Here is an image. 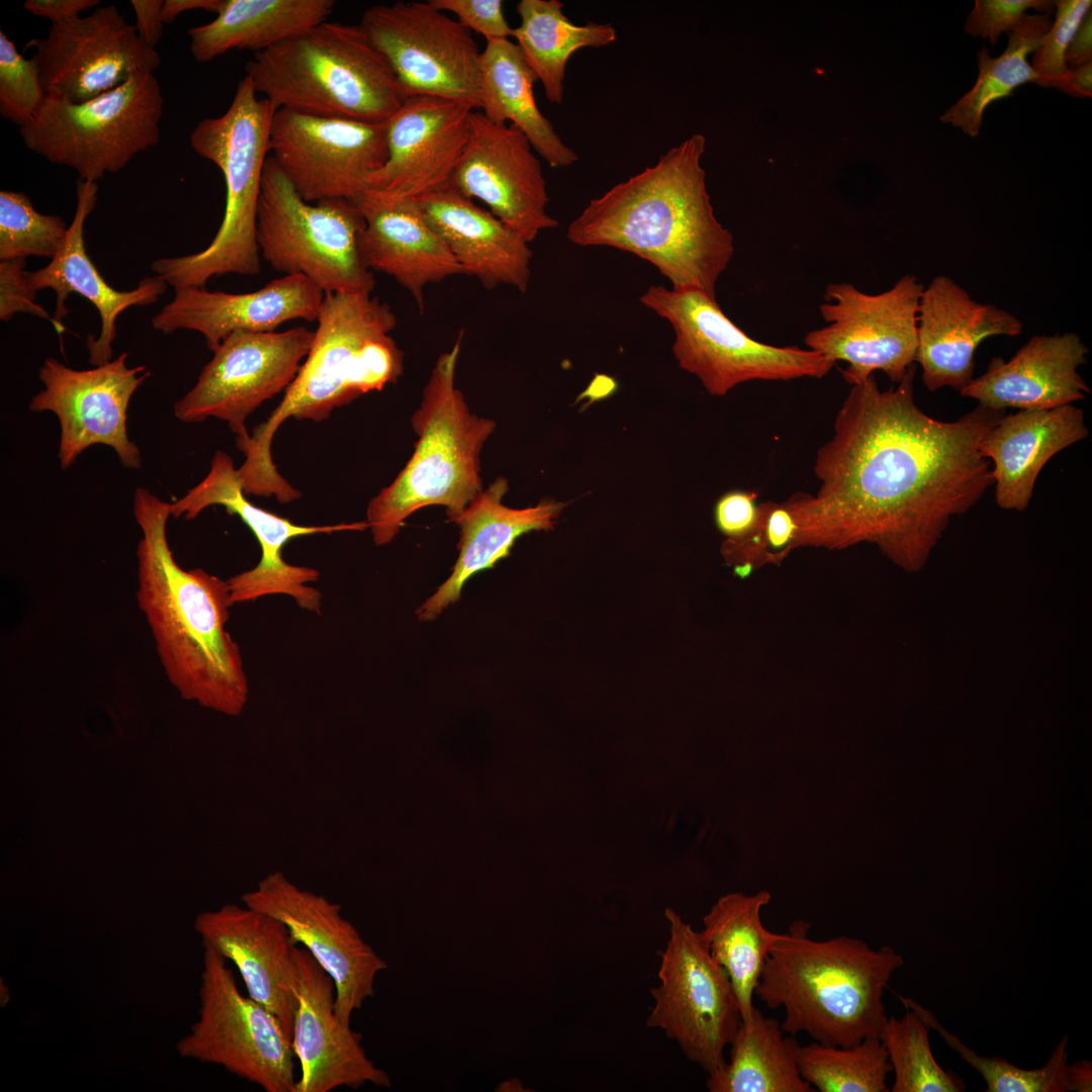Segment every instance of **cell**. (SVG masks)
<instances>
[{
    "label": "cell",
    "instance_id": "6da1fadb",
    "mask_svg": "<svg viewBox=\"0 0 1092 1092\" xmlns=\"http://www.w3.org/2000/svg\"><path fill=\"white\" fill-rule=\"evenodd\" d=\"M915 372L912 365L887 390L874 375L851 385L831 438L816 453L818 489L786 499L798 524L795 549L866 542L915 572L951 517L994 484L979 444L1005 411L978 404L952 422L933 419L914 400Z\"/></svg>",
    "mask_w": 1092,
    "mask_h": 1092
},
{
    "label": "cell",
    "instance_id": "7a4b0ae2",
    "mask_svg": "<svg viewBox=\"0 0 1092 1092\" xmlns=\"http://www.w3.org/2000/svg\"><path fill=\"white\" fill-rule=\"evenodd\" d=\"M706 139L695 133L643 171L592 199L568 225L580 247L605 246L648 261L676 290L715 297L734 253L716 218L701 165Z\"/></svg>",
    "mask_w": 1092,
    "mask_h": 1092
},
{
    "label": "cell",
    "instance_id": "3957f363",
    "mask_svg": "<svg viewBox=\"0 0 1092 1092\" xmlns=\"http://www.w3.org/2000/svg\"><path fill=\"white\" fill-rule=\"evenodd\" d=\"M133 515L142 532L136 601L169 681L187 701L241 715L249 685L241 649L225 628L234 606L228 581L176 562L167 537L170 503L138 487Z\"/></svg>",
    "mask_w": 1092,
    "mask_h": 1092
},
{
    "label": "cell",
    "instance_id": "277c9868",
    "mask_svg": "<svg viewBox=\"0 0 1092 1092\" xmlns=\"http://www.w3.org/2000/svg\"><path fill=\"white\" fill-rule=\"evenodd\" d=\"M313 340L297 375L270 417L247 438L236 440L245 461L237 469L244 492L275 496L282 504L300 497L277 471L271 445L288 418L322 422L357 397L397 381L403 352L391 337L397 318L371 293L325 294Z\"/></svg>",
    "mask_w": 1092,
    "mask_h": 1092
},
{
    "label": "cell",
    "instance_id": "5b68a950",
    "mask_svg": "<svg viewBox=\"0 0 1092 1092\" xmlns=\"http://www.w3.org/2000/svg\"><path fill=\"white\" fill-rule=\"evenodd\" d=\"M810 923L794 921L774 944L755 993L770 1009L783 1007V1030L814 1041L850 1046L878 1037L887 1018L885 990L903 957L889 945L840 935L809 936Z\"/></svg>",
    "mask_w": 1092,
    "mask_h": 1092
},
{
    "label": "cell",
    "instance_id": "8992f818",
    "mask_svg": "<svg viewBox=\"0 0 1092 1092\" xmlns=\"http://www.w3.org/2000/svg\"><path fill=\"white\" fill-rule=\"evenodd\" d=\"M246 76L277 109L385 123L408 97L359 24L326 20L254 53Z\"/></svg>",
    "mask_w": 1092,
    "mask_h": 1092
},
{
    "label": "cell",
    "instance_id": "52a82bcc",
    "mask_svg": "<svg viewBox=\"0 0 1092 1092\" xmlns=\"http://www.w3.org/2000/svg\"><path fill=\"white\" fill-rule=\"evenodd\" d=\"M461 336L439 356L412 418L415 451L395 479L367 507L368 527L378 546L390 543L404 521L427 506H442L456 522L483 490L479 454L494 430L490 419L472 414L455 385Z\"/></svg>",
    "mask_w": 1092,
    "mask_h": 1092
},
{
    "label": "cell",
    "instance_id": "ba28073f",
    "mask_svg": "<svg viewBox=\"0 0 1092 1092\" xmlns=\"http://www.w3.org/2000/svg\"><path fill=\"white\" fill-rule=\"evenodd\" d=\"M276 110L269 100L259 97L245 76L228 110L220 116L202 119L192 130L190 145L194 152L222 173L225 207L217 233L206 248L153 261L152 270L167 284L205 287L214 276L260 272L257 213Z\"/></svg>",
    "mask_w": 1092,
    "mask_h": 1092
},
{
    "label": "cell",
    "instance_id": "9c48e42d",
    "mask_svg": "<svg viewBox=\"0 0 1092 1092\" xmlns=\"http://www.w3.org/2000/svg\"><path fill=\"white\" fill-rule=\"evenodd\" d=\"M364 218L352 200L309 203L267 158L257 213L262 258L284 275H302L325 294L371 293L373 272L360 252Z\"/></svg>",
    "mask_w": 1092,
    "mask_h": 1092
},
{
    "label": "cell",
    "instance_id": "30bf717a",
    "mask_svg": "<svg viewBox=\"0 0 1092 1092\" xmlns=\"http://www.w3.org/2000/svg\"><path fill=\"white\" fill-rule=\"evenodd\" d=\"M163 104L158 80L144 73L82 103L46 96L19 134L29 151L97 182L158 145Z\"/></svg>",
    "mask_w": 1092,
    "mask_h": 1092
},
{
    "label": "cell",
    "instance_id": "8fae6325",
    "mask_svg": "<svg viewBox=\"0 0 1092 1092\" xmlns=\"http://www.w3.org/2000/svg\"><path fill=\"white\" fill-rule=\"evenodd\" d=\"M640 301L671 325L679 367L698 377L711 395L723 396L752 380L822 378L835 364L807 348L754 340L726 316L715 297L700 290L652 285Z\"/></svg>",
    "mask_w": 1092,
    "mask_h": 1092
},
{
    "label": "cell",
    "instance_id": "7c38bea8",
    "mask_svg": "<svg viewBox=\"0 0 1092 1092\" xmlns=\"http://www.w3.org/2000/svg\"><path fill=\"white\" fill-rule=\"evenodd\" d=\"M202 948L198 1017L177 1053L220 1066L266 1092H295L296 1058L279 1020L240 991L226 960Z\"/></svg>",
    "mask_w": 1092,
    "mask_h": 1092
},
{
    "label": "cell",
    "instance_id": "4fadbf2b",
    "mask_svg": "<svg viewBox=\"0 0 1092 1092\" xmlns=\"http://www.w3.org/2000/svg\"><path fill=\"white\" fill-rule=\"evenodd\" d=\"M665 917L669 938L646 1024L663 1029L691 1061L712 1074L726 1063L724 1049L741 1023L736 996L701 933L671 908Z\"/></svg>",
    "mask_w": 1092,
    "mask_h": 1092
},
{
    "label": "cell",
    "instance_id": "5bb4252c",
    "mask_svg": "<svg viewBox=\"0 0 1092 1092\" xmlns=\"http://www.w3.org/2000/svg\"><path fill=\"white\" fill-rule=\"evenodd\" d=\"M923 285L913 275L879 294L847 282L829 284L819 306L827 326L806 334L804 343L832 362L844 361V380L858 384L877 370L899 383L914 365L917 313Z\"/></svg>",
    "mask_w": 1092,
    "mask_h": 1092
},
{
    "label": "cell",
    "instance_id": "9a60e30c",
    "mask_svg": "<svg viewBox=\"0 0 1092 1092\" xmlns=\"http://www.w3.org/2000/svg\"><path fill=\"white\" fill-rule=\"evenodd\" d=\"M359 25L408 96L456 100L479 109L480 55L471 31L427 2L378 4Z\"/></svg>",
    "mask_w": 1092,
    "mask_h": 1092
},
{
    "label": "cell",
    "instance_id": "2e32d148",
    "mask_svg": "<svg viewBox=\"0 0 1092 1092\" xmlns=\"http://www.w3.org/2000/svg\"><path fill=\"white\" fill-rule=\"evenodd\" d=\"M313 331L236 332L202 368L194 386L174 404L185 423L225 421L236 440L249 436L245 422L264 401L285 391L309 352Z\"/></svg>",
    "mask_w": 1092,
    "mask_h": 1092
},
{
    "label": "cell",
    "instance_id": "e0dca14e",
    "mask_svg": "<svg viewBox=\"0 0 1092 1092\" xmlns=\"http://www.w3.org/2000/svg\"><path fill=\"white\" fill-rule=\"evenodd\" d=\"M237 469L229 454L216 451L206 476L181 498L170 503L171 516L193 520L206 508L219 505L230 514L238 515L254 534L261 549V558L255 567L226 580L234 605L266 596L284 595L291 597L301 609L320 613L322 593L308 585L318 579L320 572L311 567L287 563L282 555L284 546L302 536L361 531L368 528V523L329 526L294 524L253 505L246 497Z\"/></svg>",
    "mask_w": 1092,
    "mask_h": 1092
},
{
    "label": "cell",
    "instance_id": "ac0fdd59",
    "mask_svg": "<svg viewBox=\"0 0 1092 1092\" xmlns=\"http://www.w3.org/2000/svg\"><path fill=\"white\" fill-rule=\"evenodd\" d=\"M269 151L306 202L354 200L386 162V127L281 108L272 119Z\"/></svg>",
    "mask_w": 1092,
    "mask_h": 1092
},
{
    "label": "cell",
    "instance_id": "d6986e66",
    "mask_svg": "<svg viewBox=\"0 0 1092 1092\" xmlns=\"http://www.w3.org/2000/svg\"><path fill=\"white\" fill-rule=\"evenodd\" d=\"M127 357L123 352L85 370L70 368L56 358L41 365L38 378L44 387L31 398L28 408L57 416L62 469L69 468L84 450L97 444L111 447L124 467L141 468L140 449L128 438L127 407L151 372L143 365L128 367Z\"/></svg>",
    "mask_w": 1092,
    "mask_h": 1092
},
{
    "label": "cell",
    "instance_id": "ffe728a7",
    "mask_svg": "<svg viewBox=\"0 0 1092 1092\" xmlns=\"http://www.w3.org/2000/svg\"><path fill=\"white\" fill-rule=\"evenodd\" d=\"M25 49H33L30 59L46 95L71 103L91 100L160 65L156 49L114 5L52 24L46 37L30 39Z\"/></svg>",
    "mask_w": 1092,
    "mask_h": 1092
},
{
    "label": "cell",
    "instance_id": "44dd1931",
    "mask_svg": "<svg viewBox=\"0 0 1092 1092\" xmlns=\"http://www.w3.org/2000/svg\"><path fill=\"white\" fill-rule=\"evenodd\" d=\"M242 901L282 921L292 942L310 952L334 981L338 1018L350 1024L353 1013L374 995L376 976L387 964L343 917L340 905L300 889L279 871L264 877Z\"/></svg>",
    "mask_w": 1092,
    "mask_h": 1092
},
{
    "label": "cell",
    "instance_id": "7402d4cb",
    "mask_svg": "<svg viewBox=\"0 0 1092 1092\" xmlns=\"http://www.w3.org/2000/svg\"><path fill=\"white\" fill-rule=\"evenodd\" d=\"M534 152L518 127L494 123L475 109L467 145L450 180L528 244L559 225L546 210V179Z\"/></svg>",
    "mask_w": 1092,
    "mask_h": 1092
},
{
    "label": "cell",
    "instance_id": "603a6c76",
    "mask_svg": "<svg viewBox=\"0 0 1092 1092\" xmlns=\"http://www.w3.org/2000/svg\"><path fill=\"white\" fill-rule=\"evenodd\" d=\"M471 105L435 96H408L385 122L387 159L366 191L417 199L451 180L470 133Z\"/></svg>",
    "mask_w": 1092,
    "mask_h": 1092
},
{
    "label": "cell",
    "instance_id": "cb8c5ba5",
    "mask_svg": "<svg viewBox=\"0 0 1092 1092\" xmlns=\"http://www.w3.org/2000/svg\"><path fill=\"white\" fill-rule=\"evenodd\" d=\"M297 983L291 1043L299 1065L295 1092H330L366 1084L389 1088L391 1079L362 1045V1034L340 1021L335 1012L332 977L310 952L294 947Z\"/></svg>",
    "mask_w": 1092,
    "mask_h": 1092
},
{
    "label": "cell",
    "instance_id": "d4e9b609",
    "mask_svg": "<svg viewBox=\"0 0 1092 1092\" xmlns=\"http://www.w3.org/2000/svg\"><path fill=\"white\" fill-rule=\"evenodd\" d=\"M325 293L302 275H283L252 292L209 291L175 287L174 297L151 320L164 334L178 330L200 333L214 352L236 332H274L295 320L316 322Z\"/></svg>",
    "mask_w": 1092,
    "mask_h": 1092
},
{
    "label": "cell",
    "instance_id": "484cf974",
    "mask_svg": "<svg viewBox=\"0 0 1092 1092\" xmlns=\"http://www.w3.org/2000/svg\"><path fill=\"white\" fill-rule=\"evenodd\" d=\"M194 929L201 945L233 963L248 995L279 1020L291 1039L297 966L286 925L247 905L225 904L198 914Z\"/></svg>",
    "mask_w": 1092,
    "mask_h": 1092
},
{
    "label": "cell",
    "instance_id": "4316f807",
    "mask_svg": "<svg viewBox=\"0 0 1092 1092\" xmlns=\"http://www.w3.org/2000/svg\"><path fill=\"white\" fill-rule=\"evenodd\" d=\"M1021 331V322L1009 311L977 302L951 278L936 276L923 288L917 313L915 362L921 366L925 387L960 392L974 379L979 345Z\"/></svg>",
    "mask_w": 1092,
    "mask_h": 1092
},
{
    "label": "cell",
    "instance_id": "83f0119b",
    "mask_svg": "<svg viewBox=\"0 0 1092 1092\" xmlns=\"http://www.w3.org/2000/svg\"><path fill=\"white\" fill-rule=\"evenodd\" d=\"M97 193V182L78 178L76 210L60 251L47 266L27 272L28 282L35 291L46 288L55 290L54 318L58 324L63 325L62 320L69 313L65 302L71 293L83 296L96 307L101 322L100 334L97 337L88 336L86 340L89 363L93 366L112 360V343L120 313L130 306L153 304L165 293L168 285L159 275L148 276L140 280L135 288L120 291L104 280L89 258L84 240L85 221L95 207Z\"/></svg>",
    "mask_w": 1092,
    "mask_h": 1092
},
{
    "label": "cell",
    "instance_id": "f1b7e54d",
    "mask_svg": "<svg viewBox=\"0 0 1092 1092\" xmlns=\"http://www.w3.org/2000/svg\"><path fill=\"white\" fill-rule=\"evenodd\" d=\"M1088 348L1075 333L1034 336L1009 360L993 358L960 393L1005 411L1048 410L1082 400L1090 388L1078 372Z\"/></svg>",
    "mask_w": 1092,
    "mask_h": 1092
},
{
    "label": "cell",
    "instance_id": "f546056e",
    "mask_svg": "<svg viewBox=\"0 0 1092 1092\" xmlns=\"http://www.w3.org/2000/svg\"><path fill=\"white\" fill-rule=\"evenodd\" d=\"M352 201L365 222L360 238L364 264L392 277L421 309L427 285L464 274L415 199H390L365 191Z\"/></svg>",
    "mask_w": 1092,
    "mask_h": 1092
},
{
    "label": "cell",
    "instance_id": "4dcf8cb0",
    "mask_svg": "<svg viewBox=\"0 0 1092 1092\" xmlns=\"http://www.w3.org/2000/svg\"><path fill=\"white\" fill-rule=\"evenodd\" d=\"M415 200L464 274L476 277L488 289L507 285L527 291L529 244L489 210L477 206L450 182Z\"/></svg>",
    "mask_w": 1092,
    "mask_h": 1092
},
{
    "label": "cell",
    "instance_id": "1f68e13d",
    "mask_svg": "<svg viewBox=\"0 0 1092 1092\" xmlns=\"http://www.w3.org/2000/svg\"><path fill=\"white\" fill-rule=\"evenodd\" d=\"M1088 434L1083 410L1073 404L1004 415L979 444L981 455L993 462L997 506L1023 512L1043 466Z\"/></svg>",
    "mask_w": 1092,
    "mask_h": 1092
},
{
    "label": "cell",
    "instance_id": "d6a6232c",
    "mask_svg": "<svg viewBox=\"0 0 1092 1092\" xmlns=\"http://www.w3.org/2000/svg\"><path fill=\"white\" fill-rule=\"evenodd\" d=\"M508 489L507 479L496 478L455 522L460 528L459 556L450 576L417 609L419 620L432 621L457 602L466 581L508 557L520 536L553 529L566 506L547 499L526 509L509 508L503 504Z\"/></svg>",
    "mask_w": 1092,
    "mask_h": 1092
},
{
    "label": "cell",
    "instance_id": "836d02e7",
    "mask_svg": "<svg viewBox=\"0 0 1092 1092\" xmlns=\"http://www.w3.org/2000/svg\"><path fill=\"white\" fill-rule=\"evenodd\" d=\"M537 80L517 43L486 40L480 55L478 110L494 123L518 127L550 167H569L578 155L540 111L533 90Z\"/></svg>",
    "mask_w": 1092,
    "mask_h": 1092
},
{
    "label": "cell",
    "instance_id": "e575fe53",
    "mask_svg": "<svg viewBox=\"0 0 1092 1092\" xmlns=\"http://www.w3.org/2000/svg\"><path fill=\"white\" fill-rule=\"evenodd\" d=\"M334 0H225L216 17L189 28L190 52L200 63L231 50L259 53L328 20Z\"/></svg>",
    "mask_w": 1092,
    "mask_h": 1092
},
{
    "label": "cell",
    "instance_id": "d590c367",
    "mask_svg": "<svg viewBox=\"0 0 1092 1092\" xmlns=\"http://www.w3.org/2000/svg\"><path fill=\"white\" fill-rule=\"evenodd\" d=\"M770 899L767 891L751 896L730 893L703 917L704 929L700 933L711 956L729 977L743 1023L752 1018V999L763 966L782 936L767 930L761 921L760 911Z\"/></svg>",
    "mask_w": 1092,
    "mask_h": 1092
},
{
    "label": "cell",
    "instance_id": "8d00e7d4",
    "mask_svg": "<svg viewBox=\"0 0 1092 1092\" xmlns=\"http://www.w3.org/2000/svg\"><path fill=\"white\" fill-rule=\"evenodd\" d=\"M781 1023L754 1009L741 1022L733 1039L729 1063L709 1074L711 1092H813L798 1067L800 1044L785 1035Z\"/></svg>",
    "mask_w": 1092,
    "mask_h": 1092
},
{
    "label": "cell",
    "instance_id": "74e56055",
    "mask_svg": "<svg viewBox=\"0 0 1092 1092\" xmlns=\"http://www.w3.org/2000/svg\"><path fill=\"white\" fill-rule=\"evenodd\" d=\"M563 7L559 0H521L517 4L521 22L512 35L554 104L562 103L570 57L580 49L601 48L617 39L611 23L574 24Z\"/></svg>",
    "mask_w": 1092,
    "mask_h": 1092
},
{
    "label": "cell",
    "instance_id": "f35d334b",
    "mask_svg": "<svg viewBox=\"0 0 1092 1092\" xmlns=\"http://www.w3.org/2000/svg\"><path fill=\"white\" fill-rule=\"evenodd\" d=\"M1049 14L1027 13L1008 33L1004 52L996 58L982 47L978 51L979 74L976 83L940 116V121L959 127L966 134L979 135L986 109L1008 97L1025 83H1038V75L1028 62L1052 25Z\"/></svg>",
    "mask_w": 1092,
    "mask_h": 1092
},
{
    "label": "cell",
    "instance_id": "ab89813d",
    "mask_svg": "<svg viewBox=\"0 0 1092 1092\" xmlns=\"http://www.w3.org/2000/svg\"><path fill=\"white\" fill-rule=\"evenodd\" d=\"M802 1078L820 1092H888L892 1072L888 1053L878 1037L850 1046L813 1041L798 1049Z\"/></svg>",
    "mask_w": 1092,
    "mask_h": 1092
},
{
    "label": "cell",
    "instance_id": "60d3db41",
    "mask_svg": "<svg viewBox=\"0 0 1092 1092\" xmlns=\"http://www.w3.org/2000/svg\"><path fill=\"white\" fill-rule=\"evenodd\" d=\"M901 1018H886L880 1039L887 1050L894 1072L892 1092H962V1078L943 1070L931 1051L932 1030L922 1016L910 1007Z\"/></svg>",
    "mask_w": 1092,
    "mask_h": 1092
},
{
    "label": "cell",
    "instance_id": "b9f144b4",
    "mask_svg": "<svg viewBox=\"0 0 1092 1092\" xmlns=\"http://www.w3.org/2000/svg\"><path fill=\"white\" fill-rule=\"evenodd\" d=\"M905 1007L917 1011L931 1029L957 1052L985 1080L986 1092H1068L1067 1066L1069 1042L1065 1034L1048 1062L1032 1070L1021 1069L998 1057L980 1056L966 1046L961 1039L946 1030L931 1010L922 1007L911 998L899 996Z\"/></svg>",
    "mask_w": 1092,
    "mask_h": 1092
},
{
    "label": "cell",
    "instance_id": "7bdbcfd3",
    "mask_svg": "<svg viewBox=\"0 0 1092 1092\" xmlns=\"http://www.w3.org/2000/svg\"><path fill=\"white\" fill-rule=\"evenodd\" d=\"M68 228L61 216L36 211L23 192L0 191L1 261L29 256L53 259L65 241Z\"/></svg>",
    "mask_w": 1092,
    "mask_h": 1092
},
{
    "label": "cell",
    "instance_id": "ee69618b",
    "mask_svg": "<svg viewBox=\"0 0 1092 1092\" xmlns=\"http://www.w3.org/2000/svg\"><path fill=\"white\" fill-rule=\"evenodd\" d=\"M760 520L751 535L740 541H724L721 553L738 575L766 564L780 565L795 550L798 524L788 503L759 504Z\"/></svg>",
    "mask_w": 1092,
    "mask_h": 1092
},
{
    "label": "cell",
    "instance_id": "f6af8a7d",
    "mask_svg": "<svg viewBox=\"0 0 1092 1092\" xmlns=\"http://www.w3.org/2000/svg\"><path fill=\"white\" fill-rule=\"evenodd\" d=\"M39 73L6 33L0 30V113L19 127L36 113L46 98Z\"/></svg>",
    "mask_w": 1092,
    "mask_h": 1092
},
{
    "label": "cell",
    "instance_id": "bcb514c9",
    "mask_svg": "<svg viewBox=\"0 0 1092 1092\" xmlns=\"http://www.w3.org/2000/svg\"><path fill=\"white\" fill-rule=\"evenodd\" d=\"M1091 0L1055 1L1056 18L1033 53L1031 67L1038 75L1037 85L1059 88L1068 75L1066 53L1085 14L1091 10Z\"/></svg>",
    "mask_w": 1092,
    "mask_h": 1092
},
{
    "label": "cell",
    "instance_id": "7dc6e473",
    "mask_svg": "<svg viewBox=\"0 0 1092 1092\" xmlns=\"http://www.w3.org/2000/svg\"><path fill=\"white\" fill-rule=\"evenodd\" d=\"M1029 10L1051 15L1055 11V1L976 0L964 28L967 33L987 39L995 47L1001 35L1016 27Z\"/></svg>",
    "mask_w": 1092,
    "mask_h": 1092
},
{
    "label": "cell",
    "instance_id": "c3c4849f",
    "mask_svg": "<svg viewBox=\"0 0 1092 1092\" xmlns=\"http://www.w3.org/2000/svg\"><path fill=\"white\" fill-rule=\"evenodd\" d=\"M25 259L0 262V320L8 322L18 312L29 313L49 321L59 335L65 332V326L58 324L54 316L36 303V293L27 279L24 270Z\"/></svg>",
    "mask_w": 1092,
    "mask_h": 1092
},
{
    "label": "cell",
    "instance_id": "681fc988",
    "mask_svg": "<svg viewBox=\"0 0 1092 1092\" xmlns=\"http://www.w3.org/2000/svg\"><path fill=\"white\" fill-rule=\"evenodd\" d=\"M444 12H451L456 20L468 30H473L486 40L507 39L513 35L504 13L502 0H429Z\"/></svg>",
    "mask_w": 1092,
    "mask_h": 1092
},
{
    "label": "cell",
    "instance_id": "f907efd6",
    "mask_svg": "<svg viewBox=\"0 0 1092 1092\" xmlns=\"http://www.w3.org/2000/svg\"><path fill=\"white\" fill-rule=\"evenodd\" d=\"M760 520L757 493L732 490L724 493L714 508V521L726 541H740L756 529Z\"/></svg>",
    "mask_w": 1092,
    "mask_h": 1092
},
{
    "label": "cell",
    "instance_id": "816d5d0a",
    "mask_svg": "<svg viewBox=\"0 0 1092 1092\" xmlns=\"http://www.w3.org/2000/svg\"><path fill=\"white\" fill-rule=\"evenodd\" d=\"M98 4V0H27L23 7L31 14L57 24L79 17L82 12Z\"/></svg>",
    "mask_w": 1092,
    "mask_h": 1092
},
{
    "label": "cell",
    "instance_id": "f5cc1de1",
    "mask_svg": "<svg viewBox=\"0 0 1092 1092\" xmlns=\"http://www.w3.org/2000/svg\"><path fill=\"white\" fill-rule=\"evenodd\" d=\"M136 24L134 25L140 38L150 48L155 49L163 31L162 0H131Z\"/></svg>",
    "mask_w": 1092,
    "mask_h": 1092
},
{
    "label": "cell",
    "instance_id": "db71d44e",
    "mask_svg": "<svg viewBox=\"0 0 1092 1092\" xmlns=\"http://www.w3.org/2000/svg\"><path fill=\"white\" fill-rule=\"evenodd\" d=\"M1092 62V10H1089L1078 26L1066 53L1069 68Z\"/></svg>",
    "mask_w": 1092,
    "mask_h": 1092
},
{
    "label": "cell",
    "instance_id": "11a10c76",
    "mask_svg": "<svg viewBox=\"0 0 1092 1092\" xmlns=\"http://www.w3.org/2000/svg\"><path fill=\"white\" fill-rule=\"evenodd\" d=\"M1058 90L1073 97L1090 98L1092 96V62L1069 68L1068 75Z\"/></svg>",
    "mask_w": 1092,
    "mask_h": 1092
},
{
    "label": "cell",
    "instance_id": "9f6ffc18",
    "mask_svg": "<svg viewBox=\"0 0 1092 1092\" xmlns=\"http://www.w3.org/2000/svg\"><path fill=\"white\" fill-rule=\"evenodd\" d=\"M224 3L225 0H166L163 5L162 18L164 23H171L181 13L198 9L218 14Z\"/></svg>",
    "mask_w": 1092,
    "mask_h": 1092
},
{
    "label": "cell",
    "instance_id": "6f0895ef",
    "mask_svg": "<svg viewBox=\"0 0 1092 1092\" xmlns=\"http://www.w3.org/2000/svg\"><path fill=\"white\" fill-rule=\"evenodd\" d=\"M1067 1080L1069 1091L1091 1092L1092 1091V1062L1080 1060L1067 1066Z\"/></svg>",
    "mask_w": 1092,
    "mask_h": 1092
},
{
    "label": "cell",
    "instance_id": "680465c9",
    "mask_svg": "<svg viewBox=\"0 0 1092 1092\" xmlns=\"http://www.w3.org/2000/svg\"><path fill=\"white\" fill-rule=\"evenodd\" d=\"M616 381L606 375H597L587 388L577 397L576 402L580 399L587 398V405L596 400H601L614 393L616 390Z\"/></svg>",
    "mask_w": 1092,
    "mask_h": 1092
}]
</instances>
